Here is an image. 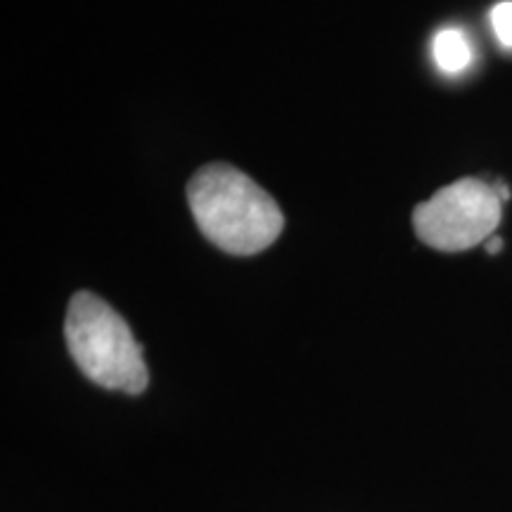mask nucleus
Masks as SVG:
<instances>
[{"instance_id": "obj_5", "label": "nucleus", "mask_w": 512, "mask_h": 512, "mask_svg": "<svg viewBox=\"0 0 512 512\" xmlns=\"http://www.w3.org/2000/svg\"><path fill=\"white\" fill-rule=\"evenodd\" d=\"M491 27H494L498 43L505 48H512V0L498 3L491 10Z\"/></svg>"}, {"instance_id": "obj_1", "label": "nucleus", "mask_w": 512, "mask_h": 512, "mask_svg": "<svg viewBox=\"0 0 512 512\" xmlns=\"http://www.w3.org/2000/svg\"><path fill=\"white\" fill-rule=\"evenodd\" d=\"M188 202L204 238L235 256L264 252L285 228L278 202L247 174L223 162L195 171Z\"/></svg>"}, {"instance_id": "obj_6", "label": "nucleus", "mask_w": 512, "mask_h": 512, "mask_svg": "<svg viewBox=\"0 0 512 512\" xmlns=\"http://www.w3.org/2000/svg\"><path fill=\"white\" fill-rule=\"evenodd\" d=\"M484 245H486V252H489V254H498L503 249V240L501 238H489L484 242Z\"/></svg>"}, {"instance_id": "obj_2", "label": "nucleus", "mask_w": 512, "mask_h": 512, "mask_svg": "<svg viewBox=\"0 0 512 512\" xmlns=\"http://www.w3.org/2000/svg\"><path fill=\"white\" fill-rule=\"evenodd\" d=\"M69 354L88 380L124 394H143L147 366L126 320L93 292H76L64 318Z\"/></svg>"}, {"instance_id": "obj_3", "label": "nucleus", "mask_w": 512, "mask_h": 512, "mask_svg": "<svg viewBox=\"0 0 512 512\" xmlns=\"http://www.w3.org/2000/svg\"><path fill=\"white\" fill-rule=\"evenodd\" d=\"M501 216L503 200L494 183L460 178L415 207L413 228L427 247L465 252L494 238Z\"/></svg>"}, {"instance_id": "obj_4", "label": "nucleus", "mask_w": 512, "mask_h": 512, "mask_svg": "<svg viewBox=\"0 0 512 512\" xmlns=\"http://www.w3.org/2000/svg\"><path fill=\"white\" fill-rule=\"evenodd\" d=\"M432 57L446 74H458L470 67L472 48L460 29H441L432 41Z\"/></svg>"}]
</instances>
